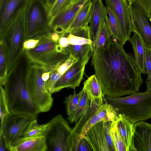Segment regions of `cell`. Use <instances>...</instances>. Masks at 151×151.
<instances>
[{
  "label": "cell",
  "mask_w": 151,
  "mask_h": 151,
  "mask_svg": "<svg viewBox=\"0 0 151 151\" xmlns=\"http://www.w3.org/2000/svg\"><path fill=\"white\" fill-rule=\"evenodd\" d=\"M107 10L108 17L105 20L111 37L123 46L125 43L118 20L109 7H107Z\"/></svg>",
  "instance_id": "24"
},
{
  "label": "cell",
  "mask_w": 151,
  "mask_h": 151,
  "mask_svg": "<svg viewBox=\"0 0 151 151\" xmlns=\"http://www.w3.org/2000/svg\"><path fill=\"white\" fill-rule=\"evenodd\" d=\"M60 34L55 32H53L51 35V39L53 41L56 42H59L60 38Z\"/></svg>",
  "instance_id": "48"
},
{
  "label": "cell",
  "mask_w": 151,
  "mask_h": 151,
  "mask_svg": "<svg viewBox=\"0 0 151 151\" xmlns=\"http://www.w3.org/2000/svg\"><path fill=\"white\" fill-rule=\"evenodd\" d=\"M99 106L90 105L88 110L81 117L73 128L70 137L71 151H77V147L81 140L84 137L87 132L93 125L101 121L97 114Z\"/></svg>",
  "instance_id": "11"
},
{
  "label": "cell",
  "mask_w": 151,
  "mask_h": 151,
  "mask_svg": "<svg viewBox=\"0 0 151 151\" xmlns=\"http://www.w3.org/2000/svg\"><path fill=\"white\" fill-rule=\"evenodd\" d=\"M91 2L92 0H89L81 7L73 23L64 34L65 36L78 29L88 26Z\"/></svg>",
  "instance_id": "23"
},
{
  "label": "cell",
  "mask_w": 151,
  "mask_h": 151,
  "mask_svg": "<svg viewBox=\"0 0 151 151\" xmlns=\"http://www.w3.org/2000/svg\"><path fill=\"white\" fill-rule=\"evenodd\" d=\"M29 0H0V35L23 9L27 8Z\"/></svg>",
  "instance_id": "15"
},
{
  "label": "cell",
  "mask_w": 151,
  "mask_h": 151,
  "mask_svg": "<svg viewBox=\"0 0 151 151\" xmlns=\"http://www.w3.org/2000/svg\"><path fill=\"white\" fill-rule=\"evenodd\" d=\"M104 99L118 114L124 115L133 124L151 118V92L139 91L124 97L105 96Z\"/></svg>",
  "instance_id": "3"
},
{
  "label": "cell",
  "mask_w": 151,
  "mask_h": 151,
  "mask_svg": "<svg viewBox=\"0 0 151 151\" xmlns=\"http://www.w3.org/2000/svg\"><path fill=\"white\" fill-rule=\"evenodd\" d=\"M74 0H56L49 12L50 20L59 13L72 6Z\"/></svg>",
  "instance_id": "33"
},
{
  "label": "cell",
  "mask_w": 151,
  "mask_h": 151,
  "mask_svg": "<svg viewBox=\"0 0 151 151\" xmlns=\"http://www.w3.org/2000/svg\"><path fill=\"white\" fill-rule=\"evenodd\" d=\"M69 44L74 45H83L89 44L93 45V42L90 39L74 35L69 33L67 36Z\"/></svg>",
  "instance_id": "35"
},
{
  "label": "cell",
  "mask_w": 151,
  "mask_h": 151,
  "mask_svg": "<svg viewBox=\"0 0 151 151\" xmlns=\"http://www.w3.org/2000/svg\"><path fill=\"white\" fill-rule=\"evenodd\" d=\"M30 63L24 52L9 72L3 86L11 112L37 116L40 112L28 92L26 78Z\"/></svg>",
  "instance_id": "2"
},
{
  "label": "cell",
  "mask_w": 151,
  "mask_h": 151,
  "mask_svg": "<svg viewBox=\"0 0 151 151\" xmlns=\"http://www.w3.org/2000/svg\"><path fill=\"white\" fill-rule=\"evenodd\" d=\"M79 60L71 54H70L68 58L58 67L57 70L60 74L62 76L73 65Z\"/></svg>",
  "instance_id": "36"
},
{
  "label": "cell",
  "mask_w": 151,
  "mask_h": 151,
  "mask_svg": "<svg viewBox=\"0 0 151 151\" xmlns=\"http://www.w3.org/2000/svg\"><path fill=\"white\" fill-rule=\"evenodd\" d=\"M146 12L151 20V0H137Z\"/></svg>",
  "instance_id": "41"
},
{
  "label": "cell",
  "mask_w": 151,
  "mask_h": 151,
  "mask_svg": "<svg viewBox=\"0 0 151 151\" xmlns=\"http://www.w3.org/2000/svg\"><path fill=\"white\" fill-rule=\"evenodd\" d=\"M37 116L26 113L11 112L1 124L0 134L4 139L9 150L10 146L18 139L24 137Z\"/></svg>",
  "instance_id": "8"
},
{
  "label": "cell",
  "mask_w": 151,
  "mask_h": 151,
  "mask_svg": "<svg viewBox=\"0 0 151 151\" xmlns=\"http://www.w3.org/2000/svg\"><path fill=\"white\" fill-rule=\"evenodd\" d=\"M47 146L45 137H22L10 146V151H45Z\"/></svg>",
  "instance_id": "18"
},
{
  "label": "cell",
  "mask_w": 151,
  "mask_h": 151,
  "mask_svg": "<svg viewBox=\"0 0 151 151\" xmlns=\"http://www.w3.org/2000/svg\"><path fill=\"white\" fill-rule=\"evenodd\" d=\"M104 100L103 104L97 108V114L99 118L101 121L104 122H116L118 114L110 104Z\"/></svg>",
  "instance_id": "26"
},
{
  "label": "cell",
  "mask_w": 151,
  "mask_h": 151,
  "mask_svg": "<svg viewBox=\"0 0 151 151\" xmlns=\"http://www.w3.org/2000/svg\"><path fill=\"white\" fill-rule=\"evenodd\" d=\"M111 122L103 121L106 137L110 151H116L111 133Z\"/></svg>",
  "instance_id": "38"
},
{
  "label": "cell",
  "mask_w": 151,
  "mask_h": 151,
  "mask_svg": "<svg viewBox=\"0 0 151 151\" xmlns=\"http://www.w3.org/2000/svg\"><path fill=\"white\" fill-rule=\"evenodd\" d=\"M67 52L71 54L79 59H82L91 53L93 51L92 45L86 44L83 45H69L65 47Z\"/></svg>",
  "instance_id": "29"
},
{
  "label": "cell",
  "mask_w": 151,
  "mask_h": 151,
  "mask_svg": "<svg viewBox=\"0 0 151 151\" xmlns=\"http://www.w3.org/2000/svg\"><path fill=\"white\" fill-rule=\"evenodd\" d=\"M88 0H82L52 18L50 25L52 31L60 35L64 33L73 22L81 7Z\"/></svg>",
  "instance_id": "14"
},
{
  "label": "cell",
  "mask_w": 151,
  "mask_h": 151,
  "mask_svg": "<svg viewBox=\"0 0 151 151\" xmlns=\"http://www.w3.org/2000/svg\"><path fill=\"white\" fill-rule=\"evenodd\" d=\"M84 137L93 151H110L106 137L103 121L92 126L87 132Z\"/></svg>",
  "instance_id": "17"
},
{
  "label": "cell",
  "mask_w": 151,
  "mask_h": 151,
  "mask_svg": "<svg viewBox=\"0 0 151 151\" xmlns=\"http://www.w3.org/2000/svg\"><path fill=\"white\" fill-rule=\"evenodd\" d=\"M82 89L90 100V106L95 104L99 106L103 104L105 95L95 75L91 76L84 81Z\"/></svg>",
  "instance_id": "20"
},
{
  "label": "cell",
  "mask_w": 151,
  "mask_h": 151,
  "mask_svg": "<svg viewBox=\"0 0 151 151\" xmlns=\"http://www.w3.org/2000/svg\"><path fill=\"white\" fill-rule=\"evenodd\" d=\"M126 1H127L128 2L129 1H131L132 0H126Z\"/></svg>",
  "instance_id": "51"
},
{
  "label": "cell",
  "mask_w": 151,
  "mask_h": 151,
  "mask_svg": "<svg viewBox=\"0 0 151 151\" xmlns=\"http://www.w3.org/2000/svg\"><path fill=\"white\" fill-rule=\"evenodd\" d=\"M43 1L49 12L56 0H43Z\"/></svg>",
  "instance_id": "45"
},
{
  "label": "cell",
  "mask_w": 151,
  "mask_h": 151,
  "mask_svg": "<svg viewBox=\"0 0 151 151\" xmlns=\"http://www.w3.org/2000/svg\"><path fill=\"white\" fill-rule=\"evenodd\" d=\"M10 113L3 86L0 85V118L1 124L2 123L5 117Z\"/></svg>",
  "instance_id": "34"
},
{
  "label": "cell",
  "mask_w": 151,
  "mask_h": 151,
  "mask_svg": "<svg viewBox=\"0 0 151 151\" xmlns=\"http://www.w3.org/2000/svg\"><path fill=\"white\" fill-rule=\"evenodd\" d=\"M107 17V7L102 0H92L89 23L91 39L93 42L101 22Z\"/></svg>",
  "instance_id": "19"
},
{
  "label": "cell",
  "mask_w": 151,
  "mask_h": 151,
  "mask_svg": "<svg viewBox=\"0 0 151 151\" xmlns=\"http://www.w3.org/2000/svg\"><path fill=\"white\" fill-rule=\"evenodd\" d=\"M45 72V67L30 63L26 78L29 95L40 112L49 111L53 102L52 94L46 88V81L42 78V73Z\"/></svg>",
  "instance_id": "6"
},
{
  "label": "cell",
  "mask_w": 151,
  "mask_h": 151,
  "mask_svg": "<svg viewBox=\"0 0 151 151\" xmlns=\"http://www.w3.org/2000/svg\"><path fill=\"white\" fill-rule=\"evenodd\" d=\"M70 33L76 36L91 40L90 27L89 26L78 29Z\"/></svg>",
  "instance_id": "39"
},
{
  "label": "cell",
  "mask_w": 151,
  "mask_h": 151,
  "mask_svg": "<svg viewBox=\"0 0 151 151\" xmlns=\"http://www.w3.org/2000/svg\"><path fill=\"white\" fill-rule=\"evenodd\" d=\"M26 8L19 12L4 33L0 35V39L4 42L8 52V72L24 52L23 44L27 39L26 26Z\"/></svg>",
  "instance_id": "4"
},
{
  "label": "cell",
  "mask_w": 151,
  "mask_h": 151,
  "mask_svg": "<svg viewBox=\"0 0 151 151\" xmlns=\"http://www.w3.org/2000/svg\"><path fill=\"white\" fill-rule=\"evenodd\" d=\"M119 22L124 43L130 37L132 29L128 2L126 0H105Z\"/></svg>",
  "instance_id": "13"
},
{
  "label": "cell",
  "mask_w": 151,
  "mask_h": 151,
  "mask_svg": "<svg viewBox=\"0 0 151 151\" xmlns=\"http://www.w3.org/2000/svg\"><path fill=\"white\" fill-rule=\"evenodd\" d=\"M132 32L140 37L145 49H151V21L137 0L128 2Z\"/></svg>",
  "instance_id": "10"
},
{
  "label": "cell",
  "mask_w": 151,
  "mask_h": 151,
  "mask_svg": "<svg viewBox=\"0 0 151 151\" xmlns=\"http://www.w3.org/2000/svg\"><path fill=\"white\" fill-rule=\"evenodd\" d=\"M128 40L133 47L135 61L139 71L141 74H146L145 64V48L138 35L134 32L132 37Z\"/></svg>",
  "instance_id": "22"
},
{
  "label": "cell",
  "mask_w": 151,
  "mask_h": 151,
  "mask_svg": "<svg viewBox=\"0 0 151 151\" xmlns=\"http://www.w3.org/2000/svg\"><path fill=\"white\" fill-rule=\"evenodd\" d=\"M62 76L59 74L57 70L52 72L49 79L46 81V88L50 94L53 93L55 85L57 81Z\"/></svg>",
  "instance_id": "37"
},
{
  "label": "cell",
  "mask_w": 151,
  "mask_h": 151,
  "mask_svg": "<svg viewBox=\"0 0 151 151\" xmlns=\"http://www.w3.org/2000/svg\"><path fill=\"white\" fill-rule=\"evenodd\" d=\"M91 53L82 59H79L70 67L56 82L53 93L67 88L74 90L78 87L83 78L85 66L90 58Z\"/></svg>",
  "instance_id": "12"
},
{
  "label": "cell",
  "mask_w": 151,
  "mask_h": 151,
  "mask_svg": "<svg viewBox=\"0 0 151 151\" xmlns=\"http://www.w3.org/2000/svg\"><path fill=\"white\" fill-rule=\"evenodd\" d=\"M111 37L106 25L105 19L103 20L97 32L93 42V47L101 48L104 47Z\"/></svg>",
  "instance_id": "25"
},
{
  "label": "cell",
  "mask_w": 151,
  "mask_h": 151,
  "mask_svg": "<svg viewBox=\"0 0 151 151\" xmlns=\"http://www.w3.org/2000/svg\"><path fill=\"white\" fill-rule=\"evenodd\" d=\"M8 73V57L3 41L0 39V84L3 86Z\"/></svg>",
  "instance_id": "28"
},
{
  "label": "cell",
  "mask_w": 151,
  "mask_h": 151,
  "mask_svg": "<svg viewBox=\"0 0 151 151\" xmlns=\"http://www.w3.org/2000/svg\"><path fill=\"white\" fill-rule=\"evenodd\" d=\"M81 0H74L73 2V4H77Z\"/></svg>",
  "instance_id": "50"
},
{
  "label": "cell",
  "mask_w": 151,
  "mask_h": 151,
  "mask_svg": "<svg viewBox=\"0 0 151 151\" xmlns=\"http://www.w3.org/2000/svg\"><path fill=\"white\" fill-rule=\"evenodd\" d=\"M110 130L116 151H127L126 146L118 130L116 121L111 122Z\"/></svg>",
  "instance_id": "32"
},
{
  "label": "cell",
  "mask_w": 151,
  "mask_h": 151,
  "mask_svg": "<svg viewBox=\"0 0 151 151\" xmlns=\"http://www.w3.org/2000/svg\"><path fill=\"white\" fill-rule=\"evenodd\" d=\"M59 44L64 48L68 47L69 45L67 37L61 35L59 40Z\"/></svg>",
  "instance_id": "44"
},
{
  "label": "cell",
  "mask_w": 151,
  "mask_h": 151,
  "mask_svg": "<svg viewBox=\"0 0 151 151\" xmlns=\"http://www.w3.org/2000/svg\"><path fill=\"white\" fill-rule=\"evenodd\" d=\"M51 72H44L42 76V78L43 80L47 81L49 78Z\"/></svg>",
  "instance_id": "49"
},
{
  "label": "cell",
  "mask_w": 151,
  "mask_h": 151,
  "mask_svg": "<svg viewBox=\"0 0 151 151\" xmlns=\"http://www.w3.org/2000/svg\"><path fill=\"white\" fill-rule=\"evenodd\" d=\"M145 64L146 73L147 76L151 75V49H145Z\"/></svg>",
  "instance_id": "40"
},
{
  "label": "cell",
  "mask_w": 151,
  "mask_h": 151,
  "mask_svg": "<svg viewBox=\"0 0 151 151\" xmlns=\"http://www.w3.org/2000/svg\"><path fill=\"white\" fill-rule=\"evenodd\" d=\"M77 151H93V150L88 142L84 137L78 143Z\"/></svg>",
  "instance_id": "42"
},
{
  "label": "cell",
  "mask_w": 151,
  "mask_h": 151,
  "mask_svg": "<svg viewBox=\"0 0 151 151\" xmlns=\"http://www.w3.org/2000/svg\"><path fill=\"white\" fill-rule=\"evenodd\" d=\"M52 32L35 36L34 37L39 39V41L35 47L24 49V52L31 63L46 67L62 64L68 58L69 55L56 50V45L59 43L52 40Z\"/></svg>",
  "instance_id": "5"
},
{
  "label": "cell",
  "mask_w": 151,
  "mask_h": 151,
  "mask_svg": "<svg viewBox=\"0 0 151 151\" xmlns=\"http://www.w3.org/2000/svg\"><path fill=\"white\" fill-rule=\"evenodd\" d=\"M90 101L87 93L83 92L82 97L72 115L68 117L69 122L76 124L81 117L88 110L90 105Z\"/></svg>",
  "instance_id": "27"
},
{
  "label": "cell",
  "mask_w": 151,
  "mask_h": 151,
  "mask_svg": "<svg viewBox=\"0 0 151 151\" xmlns=\"http://www.w3.org/2000/svg\"><path fill=\"white\" fill-rule=\"evenodd\" d=\"M7 149L3 137L0 134V151H5Z\"/></svg>",
  "instance_id": "47"
},
{
  "label": "cell",
  "mask_w": 151,
  "mask_h": 151,
  "mask_svg": "<svg viewBox=\"0 0 151 151\" xmlns=\"http://www.w3.org/2000/svg\"><path fill=\"white\" fill-rule=\"evenodd\" d=\"M39 40L35 37L27 39L24 42L23 47L24 49H32L36 46Z\"/></svg>",
  "instance_id": "43"
},
{
  "label": "cell",
  "mask_w": 151,
  "mask_h": 151,
  "mask_svg": "<svg viewBox=\"0 0 151 151\" xmlns=\"http://www.w3.org/2000/svg\"><path fill=\"white\" fill-rule=\"evenodd\" d=\"M50 22L49 12L43 0H29L26 9L27 39L53 32L50 27Z\"/></svg>",
  "instance_id": "7"
},
{
  "label": "cell",
  "mask_w": 151,
  "mask_h": 151,
  "mask_svg": "<svg viewBox=\"0 0 151 151\" xmlns=\"http://www.w3.org/2000/svg\"><path fill=\"white\" fill-rule=\"evenodd\" d=\"M133 141L136 151H151V124L142 121L134 124Z\"/></svg>",
  "instance_id": "16"
},
{
  "label": "cell",
  "mask_w": 151,
  "mask_h": 151,
  "mask_svg": "<svg viewBox=\"0 0 151 151\" xmlns=\"http://www.w3.org/2000/svg\"><path fill=\"white\" fill-rule=\"evenodd\" d=\"M91 65L105 96L121 97L139 91L143 81L133 54L111 38L103 47H93Z\"/></svg>",
  "instance_id": "1"
},
{
  "label": "cell",
  "mask_w": 151,
  "mask_h": 151,
  "mask_svg": "<svg viewBox=\"0 0 151 151\" xmlns=\"http://www.w3.org/2000/svg\"><path fill=\"white\" fill-rule=\"evenodd\" d=\"M48 122L42 124H39L36 119L33 122L24 137H45L48 129Z\"/></svg>",
  "instance_id": "30"
},
{
  "label": "cell",
  "mask_w": 151,
  "mask_h": 151,
  "mask_svg": "<svg viewBox=\"0 0 151 151\" xmlns=\"http://www.w3.org/2000/svg\"><path fill=\"white\" fill-rule=\"evenodd\" d=\"M116 123L127 151H136L133 141L134 124L124 115L121 114H118Z\"/></svg>",
  "instance_id": "21"
},
{
  "label": "cell",
  "mask_w": 151,
  "mask_h": 151,
  "mask_svg": "<svg viewBox=\"0 0 151 151\" xmlns=\"http://www.w3.org/2000/svg\"><path fill=\"white\" fill-rule=\"evenodd\" d=\"M145 83L147 85L146 91L151 92V75L147 76L145 80Z\"/></svg>",
  "instance_id": "46"
},
{
  "label": "cell",
  "mask_w": 151,
  "mask_h": 151,
  "mask_svg": "<svg viewBox=\"0 0 151 151\" xmlns=\"http://www.w3.org/2000/svg\"><path fill=\"white\" fill-rule=\"evenodd\" d=\"M45 136L47 151H71L70 137L73 128L61 114L53 117L49 122Z\"/></svg>",
  "instance_id": "9"
},
{
  "label": "cell",
  "mask_w": 151,
  "mask_h": 151,
  "mask_svg": "<svg viewBox=\"0 0 151 151\" xmlns=\"http://www.w3.org/2000/svg\"><path fill=\"white\" fill-rule=\"evenodd\" d=\"M84 91L82 89L76 94L75 90L72 94L67 96L64 102L65 104L66 109L68 117H69L73 114L77 105L80 101Z\"/></svg>",
  "instance_id": "31"
}]
</instances>
